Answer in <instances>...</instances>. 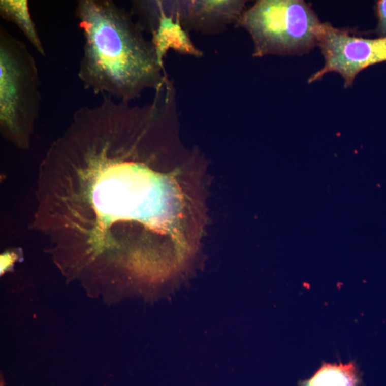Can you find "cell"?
Listing matches in <instances>:
<instances>
[{
  "label": "cell",
  "instance_id": "4",
  "mask_svg": "<svg viewBox=\"0 0 386 386\" xmlns=\"http://www.w3.org/2000/svg\"><path fill=\"white\" fill-rule=\"evenodd\" d=\"M322 25L302 0H259L236 24L252 39L254 57L308 53L318 45Z\"/></svg>",
  "mask_w": 386,
  "mask_h": 386
},
{
  "label": "cell",
  "instance_id": "5",
  "mask_svg": "<svg viewBox=\"0 0 386 386\" xmlns=\"http://www.w3.org/2000/svg\"><path fill=\"white\" fill-rule=\"evenodd\" d=\"M325 64L309 78L308 83L320 80L328 73L340 74L345 87L352 85L360 72L386 61V38L364 39L323 23L318 45Z\"/></svg>",
  "mask_w": 386,
  "mask_h": 386
},
{
  "label": "cell",
  "instance_id": "1",
  "mask_svg": "<svg viewBox=\"0 0 386 386\" xmlns=\"http://www.w3.org/2000/svg\"><path fill=\"white\" fill-rule=\"evenodd\" d=\"M182 143L178 106L155 95L143 105L110 96L77 109L41 163L35 226L54 242L96 258L148 247L187 250L201 226L186 174L201 170Z\"/></svg>",
  "mask_w": 386,
  "mask_h": 386
},
{
  "label": "cell",
  "instance_id": "7",
  "mask_svg": "<svg viewBox=\"0 0 386 386\" xmlns=\"http://www.w3.org/2000/svg\"><path fill=\"white\" fill-rule=\"evenodd\" d=\"M131 13L138 16V22L144 31L152 35L150 41L162 68H166L165 58L170 50L197 58L204 55L179 19L166 13L159 0L133 2Z\"/></svg>",
  "mask_w": 386,
  "mask_h": 386
},
{
  "label": "cell",
  "instance_id": "9",
  "mask_svg": "<svg viewBox=\"0 0 386 386\" xmlns=\"http://www.w3.org/2000/svg\"><path fill=\"white\" fill-rule=\"evenodd\" d=\"M0 15L5 20L17 25L35 50L41 55H45V48L29 13L27 0H1Z\"/></svg>",
  "mask_w": 386,
  "mask_h": 386
},
{
  "label": "cell",
  "instance_id": "6",
  "mask_svg": "<svg viewBox=\"0 0 386 386\" xmlns=\"http://www.w3.org/2000/svg\"><path fill=\"white\" fill-rule=\"evenodd\" d=\"M168 15L178 19L186 31L205 35L220 34L239 20L246 10L243 0L160 1Z\"/></svg>",
  "mask_w": 386,
  "mask_h": 386
},
{
  "label": "cell",
  "instance_id": "8",
  "mask_svg": "<svg viewBox=\"0 0 386 386\" xmlns=\"http://www.w3.org/2000/svg\"><path fill=\"white\" fill-rule=\"evenodd\" d=\"M362 378L355 361L346 364L324 363L313 376L298 386H360Z\"/></svg>",
  "mask_w": 386,
  "mask_h": 386
},
{
  "label": "cell",
  "instance_id": "3",
  "mask_svg": "<svg viewBox=\"0 0 386 386\" xmlns=\"http://www.w3.org/2000/svg\"><path fill=\"white\" fill-rule=\"evenodd\" d=\"M34 56L27 45L0 27V131L22 150L30 147L41 103Z\"/></svg>",
  "mask_w": 386,
  "mask_h": 386
},
{
  "label": "cell",
  "instance_id": "2",
  "mask_svg": "<svg viewBox=\"0 0 386 386\" xmlns=\"http://www.w3.org/2000/svg\"><path fill=\"white\" fill-rule=\"evenodd\" d=\"M75 16L85 38L78 71L84 88L131 103L163 85L168 74L131 12L112 0H79Z\"/></svg>",
  "mask_w": 386,
  "mask_h": 386
},
{
  "label": "cell",
  "instance_id": "10",
  "mask_svg": "<svg viewBox=\"0 0 386 386\" xmlns=\"http://www.w3.org/2000/svg\"><path fill=\"white\" fill-rule=\"evenodd\" d=\"M378 14V33L382 38H386V0H381L377 3Z\"/></svg>",
  "mask_w": 386,
  "mask_h": 386
}]
</instances>
